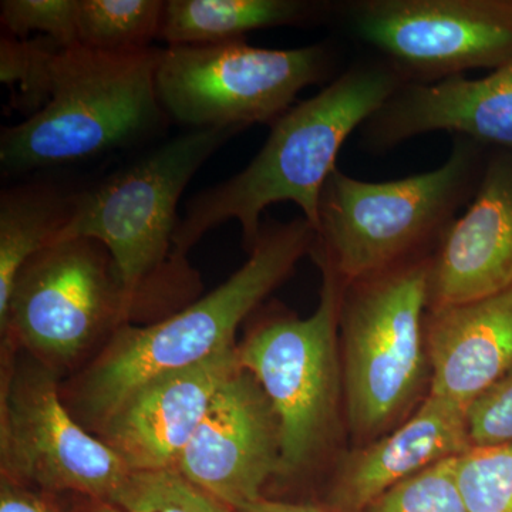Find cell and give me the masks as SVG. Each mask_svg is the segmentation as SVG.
<instances>
[{
  "label": "cell",
  "mask_w": 512,
  "mask_h": 512,
  "mask_svg": "<svg viewBox=\"0 0 512 512\" xmlns=\"http://www.w3.org/2000/svg\"><path fill=\"white\" fill-rule=\"evenodd\" d=\"M318 232L305 217L262 222L258 241L235 274L180 311L148 325L121 326L62 386L67 409L96 436L104 421L144 384L200 365L237 345L245 319L312 254Z\"/></svg>",
  "instance_id": "1"
},
{
  "label": "cell",
  "mask_w": 512,
  "mask_h": 512,
  "mask_svg": "<svg viewBox=\"0 0 512 512\" xmlns=\"http://www.w3.org/2000/svg\"><path fill=\"white\" fill-rule=\"evenodd\" d=\"M402 86L399 74L367 56L311 99L293 104L271 124L264 146L244 170L188 202L175 234L178 254L187 258L210 229L229 220L239 222L244 247L251 252L262 214L278 202L298 205L318 231L320 195L338 168L340 148Z\"/></svg>",
  "instance_id": "2"
},
{
  "label": "cell",
  "mask_w": 512,
  "mask_h": 512,
  "mask_svg": "<svg viewBox=\"0 0 512 512\" xmlns=\"http://www.w3.org/2000/svg\"><path fill=\"white\" fill-rule=\"evenodd\" d=\"M238 133L195 128L96 187L74 192L62 239L93 238L107 248L133 306L134 325L167 318L200 296V275L175 248L178 202L202 165Z\"/></svg>",
  "instance_id": "3"
},
{
  "label": "cell",
  "mask_w": 512,
  "mask_h": 512,
  "mask_svg": "<svg viewBox=\"0 0 512 512\" xmlns=\"http://www.w3.org/2000/svg\"><path fill=\"white\" fill-rule=\"evenodd\" d=\"M161 50L57 49L50 59L45 106L22 123L3 128V170L28 173L86 160L156 130L167 116L156 86Z\"/></svg>",
  "instance_id": "4"
},
{
  "label": "cell",
  "mask_w": 512,
  "mask_h": 512,
  "mask_svg": "<svg viewBox=\"0 0 512 512\" xmlns=\"http://www.w3.org/2000/svg\"><path fill=\"white\" fill-rule=\"evenodd\" d=\"M453 138L440 167L400 180L367 183L333 170L320 195L313 252L343 284L380 274L410 261L430 242L437 244L471 201L490 148Z\"/></svg>",
  "instance_id": "5"
},
{
  "label": "cell",
  "mask_w": 512,
  "mask_h": 512,
  "mask_svg": "<svg viewBox=\"0 0 512 512\" xmlns=\"http://www.w3.org/2000/svg\"><path fill=\"white\" fill-rule=\"evenodd\" d=\"M430 256H417L343 288V390L350 430L377 436L426 375Z\"/></svg>",
  "instance_id": "6"
},
{
  "label": "cell",
  "mask_w": 512,
  "mask_h": 512,
  "mask_svg": "<svg viewBox=\"0 0 512 512\" xmlns=\"http://www.w3.org/2000/svg\"><path fill=\"white\" fill-rule=\"evenodd\" d=\"M332 43L265 49L245 39L161 50L156 86L168 117L195 128L271 126L298 94L339 76Z\"/></svg>",
  "instance_id": "7"
},
{
  "label": "cell",
  "mask_w": 512,
  "mask_h": 512,
  "mask_svg": "<svg viewBox=\"0 0 512 512\" xmlns=\"http://www.w3.org/2000/svg\"><path fill=\"white\" fill-rule=\"evenodd\" d=\"M134 311L110 252L93 238L62 239L29 259L0 319L2 345H12L57 375L103 348Z\"/></svg>",
  "instance_id": "8"
},
{
  "label": "cell",
  "mask_w": 512,
  "mask_h": 512,
  "mask_svg": "<svg viewBox=\"0 0 512 512\" xmlns=\"http://www.w3.org/2000/svg\"><path fill=\"white\" fill-rule=\"evenodd\" d=\"M323 282L308 318L278 315L238 345L239 365L258 380L281 431L279 477L299 476L329 446L338 421L343 369L338 352L342 279L319 259Z\"/></svg>",
  "instance_id": "9"
},
{
  "label": "cell",
  "mask_w": 512,
  "mask_h": 512,
  "mask_svg": "<svg viewBox=\"0 0 512 512\" xmlns=\"http://www.w3.org/2000/svg\"><path fill=\"white\" fill-rule=\"evenodd\" d=\"M330 22L404 84H433L512 60V0H345Z\"/></svg>",
  "instance_id": "10"
},
{
  "label": "cell",
  "mask_w": 512,
  "mask_h": 512,
  "mask_svg": "<svg viewBox=\"0 0 512 512\" xmlns=\"http://www.w3.org/2000/svg\"><path fill=\"white\" fill-rule=\"evenodd\" d=\"M0 476L50 493L111 501L128 467L67 409L62 377L2 345Z\"/></svg>",
  "instance_id": "11"
},
{
  "label": "cell",
  "mask_w": 512,
  "mask_h": 512,
  "mask_svg": "<svg viewBox=\"0 0 512 512\" xmlns=\"http://www.w3.org/2000/svg\"><path fill=\"white\" fill-rule=\"evenodd\" d=\"M177 470L235 512L281 470V431L261 384L239 367L208 406Z\"/></svg>",
  "instance_id": "12"
},
{
  "label": "cell",
  "mask_w": 512,
  "mask_h": 512,
  "mask_svg": "<svg viewBox=\"0 0 512 512\" xmlns=\"http://www.w3.org/2000/svg\"><path fill=\"white\" fill-rule=\"evenodd\" d=\"M512 288V151L490 150L466 212L430 256L429 306L450 308Z\"/></svg>",
  "instance_id": "13"
},
{
  "label": "cell",
  "mask_w": 512,
  "mask_h": 512,
  "mask_svg": "<svg viewBox=\"0 0 512 512\" xmlns=\"http://www.w3.org/2000/svg\"><path fill=\"white\" fill-rule=\"evenodd\" d=\"M239 367L235 345L200 365L158 377L124 400L96 436L130 471L177 468L215 394Z\"/></svg>",
  "instance_id": "14"
},
{
  "label": "cell",
  "mask_w": 512,
  "mask_h": 512,
  "mask_svg": "<svg viewBox=\"0 0 512 512\" xmlns=\"http://www.w3.org/2000/svg\"><path fill=\"white\" fill-rule=\"evenodd\" d=\"M359 131L372 153L434 131L512 151V60L480 79L463 74L439 83L404 84Z\"/></svg>",
  "instance_id": "15"
},
{
  "label": "cell",
  "mask_w": 512,
  "mask_h": 512,
  "mask_svg": "<svg viewBox=\"0 0 512 512\" xmlns=\"http://www.w3.org/2000/svg\"><path fill=\"white\" fill-rule=\"evenodd\" d=\"M468 448L466 407L429 393L402 427L342 464L333 504L338 512H365L394 485Z\"/></svg>",
  "instance_id": "16"
},
{
  "label": "cell",
  "mask_w": 512,
  "mask_h": 512,
  "mask_svg": "<svg viewBox=\"0 0 512 512\" xmlns=\"http://www.w3.org/2000/svg\"><path fill=\"white\" fill-rule=\"evenodd\" d=\"M430 394L466 407L512 369V288L433 309L426 322Z\"/></svg>",
  "instance_id": "17"
},
{
  "label": "cell",
  "mask_w": 512,
  "mask_h": 512,
  "mask_svg": "<svg viewBox=\"0 0 512 512\" xmlns=\"http://www.w3.org/2000/svg\"><path fill=\"white\" fill-rule=\"evenodd\" d=\"M332 5L323 0H168L160 39L168 46L241 40L254 30L328 22Z\"/></svg>",
  "instance_id": "18"
},
{
  "label": "cell",
  "mask_w": 512,
  "mask_h": 512,
  "mask_svg": "<svg viewBox=\"0 0 512 512\" xmlns=\"http://www.w3.org/2000/svg\"><path fill=\"white\" fill-rule=\"evenodd\" d=\"M74 192L25 184L0 195V319L20 269L37 252L62 239L73 217Z\"/></svg>",
  "instance_id": "19"
},
{
  "label": "cell",
  "mask_w": 512,
  "mask_h": 512,
  "mask_svg": "<svg viewBox=\"0 0 512 512\" xmlns=\"http://www.w3.org/2000/svg\"><path fill=\"white\" fill-rule=\"evenodd\" d=\"M163 0H79V45L103 52L147 49L160 39Z\"/></svg>",
  "instance_id": "20"
},
{
  "label": "cell",
  "mask_w": 512,
  "mask_h": 512,
  "mask_svg": "<svg viewBox=\"0 0 512 512\" xmlns=\"http://www.w3.org/2000/svg\"><path fill=\"white\" fill-rule=\"evenodd\" d=\"M110 503L124 512H235L177 468L130 471Z\"/></svg>",
  "instance_id": "21"
},
{
  "label": "cell",
  "mask_w": 512,
  "mask_h": 512,
  "mask_svg": "<svg viewBox=\"0 0 512 512\" xmlns=\"http://www.w3.org/2000/svg\"><path fill=\"white\" fill-rule=\"evenodd\" d=\"M456 480L468 512H512V444L468 448Z\"/></svg>",
  "instance_id": "22"
},
{
  "label": "cell",
  "mask_w": 512,
  "mask_h": 512,
  "mask_svg": "<svg viewBox=\"0 0 512 512\" xmlns=\"http://www.w3.org/2000/svg\"><path fill=\"white\" fill-rule=\"evenodd\" d=\"M60 47L63 46L46 36L32 40L10 35L2 37L0 80L9 87H16V106L29 116L49 100L50 59Z\"/></svg>",
  "instance_id": "23"
},
{
  "label": "cell",
  "mask_w": 512,
  "mask_h": 512,
  "mask_svg": "<svg viewBox=\"0 0 512 512\" xmlns=\"http://www.w3.org/2000/svg\"><path fill=\"white\" fill-rule=\"evenodd\" d=\"M365 512H468L456 480V457L402 481Z\"/></svg>",
  "instance_id": "24"
},
{
  "label": "cell",
  "mask_w": 512,
  "mask_h": 512,
  "mask_svg": "<svg viewBox=\"0 0 512 512\" xmlns=\"http://www.w3.org/2000/svg\"><path fill=\"white\" fill-rule=\"evenodd\" d=\"M79 0H3L0 20L10 36L26 39L32 32L50 37L57 45H79L77 39Z\"/></svg>",
  "instance_id": "25"
},
{
  "label": "cell",
  "mask_w": 512,
  "mask_h": 512,
  "mask_svg": "<svg viewBox=\"0 0 512 512\" xmlns=\"http://www.w3.org/2000/svg\"><path fill=\"white\" fill-rule=\"evenodd\" d=\"M466 419L471 447L512 444V369L468 404Z\"/></svg>",
  "instance_id": "26"
},
{
  "label": "cell",
  "mask_w": 512,
  "mask_h": 512,
  "mask_svg": "<svg viewBox=\"0 0 512 512\" xmlns=\"http://www.w3.org/2000/svg\"><path fill=\"white\" fill-rule=\"evenodd\" d=\"M64 495L39 490L0 476V512H69V500Z\"/></svg>",
  "instance_id": "27"
},
{
  "label": "cell",
  "mask_w": 512,
  "mask_h": 512,
  "mask_svg": "<svg viewBox=\"0 0 512 512\" xmlns=\"http://www.w3.org/2000/svg\"><path fill=\"white\" fill-rule=\"evenodd\" d=\"M238 512H335L325 510V508L318 507V505L311 504H295V503H284V501L261 500L256 503L249 505L242 511Z\"/></svg>",
  "instance_id": "28"
},
{
  "label": "cell",
  "mask_w": 512,
  "mask_h": 512,
  "mask_svg": "<svg viewBox=\"0 0 512 512\" xmlns=\"http://www.w3.org/2000/svg\"><path fill=\"white\" fill-rule=\"evenodd\" d=\"M69 512H124L116 504L100 498L72 495Z\"/></svg>",
  "instance_id": "29"
}]
</instances>
